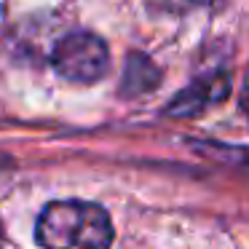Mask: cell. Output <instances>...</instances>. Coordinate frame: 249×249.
<instances>
[{
    "mask_svg": "<svg viewBox=\"0 0 249 249\" xmlns=\"http://www.w3.org/2000/svg\"><path fill=\"white\" fill-rule=\"evenodd\" d=\"M35 241L43 249H107L113 222L99 204L51 201L35 222Z\"/></svg>",
    "mask_w": 249,
    "mask_h": 249,
    "instance_id": "cell-1",
    "label": "cell"
},
{
    "mask_svg": "<svg viewBox=\"0 0 249 249\" xmlns=\"http://www.w3.org/2000/svg\"><path fill=\"white\" fill-rule=\"evenodd\" d=\"M51 65L67 81L94 83L107 75L110 70V51L99 35L91 33H72L56 43L51 54Z\"/></svg>",
    "mask_w": 249,
    "mask_h": 249,
    "instance_id": "cell-2",
    "label": "cell"
},
{
    "mask_svg": "<svg viewBox=\"0 0 249 249\" xmlns=\"http://www.w3.org/2000/svg\"><path fill=\"white\" fill-rule=\"evenodd\" d=\"M231 91V81L225 75H209V78H201L198 83L188 89V91L177 94L174 102L169 105L166 113L169 115H190V113H198L204 110L206 105L212 102H220L225 94Z\"/></svg>",
    "mask_w": 249,
    "mask_h": 249,
    "instance_id": "cell-3",
    "label": "cell"
},
{
    "mask_svg": "<svg viewBox=\"0 0 249 249\" xmlns=\"http://www.w3.org/2000/svg\"><path fill=\"white\" fill-rule=\"evenodd\" d=\"M150 3L158 8H166V11H185V8L198 6L201 0H150Z\"/></svg>",
    "mask_w": 249,
    "mask_h": 249,
    "instance_id": "cell-4",
    "label": "cell"
},
{
    "mask_svg": "<svg viewBox=\"0 0 249 249\" xmlns=\"http://www.w3.org/2000/svg\"><path fill=\"white\" fill-rule=\"evenodd\" d=\"M0 236H3V225H0Z\"/></svg>",
    "mask_w": 249,
    "mask_h": 249,
    "instance_id": "cell-5",
    "label": "cell"
}]
</instances>
